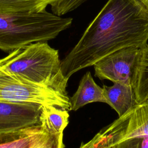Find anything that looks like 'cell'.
<instances>
[{
  "instance_id": "cell-1",
  "label": "cell",
  "mask_w": 148,
  "mask_h": 148,
  "mask_svg": "<svg viewBox=\"0 0 148 148\" xmlns=\"http://www.w3.org/2000/svg\"><path fill=\"white\" fill-rule=\"evenodd\" d=\"M148 10L138 0H108L82 36L61 61L64 77L93 65L103 57L128 47L147 45Z\"/></svg>"
},
{
  "instance_id": "cell-2",
  "label": "cell",
  "mask_w": 148,
  "mask_h": 148,
  "mask_svg": "<svg viewBox=\"0 0 148 148\" xmlns=\"http://www.w3.org/2000/svg\"><path fill=\"white\" fill-rule=\"evenodd\" d=\"M0 69L17 78L68 95L58 51L46 42L21 46L0 58Z\"/></svg>"
},
{
  "instance_id": "cell-3",
  "label": "cell",
  "mask_w": 148,
  "mask_h": 148,
  "mask_svg": "<svg viewBox=\"0 0 148 148\" xmlns=\"http://www.w3.org/2000/svg\"><path fill=\"white\" fill-rule=\"evenodd\" d=\"M46 10L39 12H0V50L12 51L27 45L54 39L72 24Z\"/></svg>"
},
{
  "instance_id": "cell-4",
  "label": "cell",
  "mask_w": 148,
  "mask_h": 148,
  "mask_svg": "<svg viewBox=\"0 0 148 148\" xmlns=\"http://www.w3.org/2000/svg\"><path fill=\"white\" fill-rule=\"evenodd\" d=\"M0 101L34 103L70 110L68 95L48 87L36 85L0 69Z\"/></svg>"
},
{
  "instance_id": "cell-5",
  "label": "cell",
  "mask_w": 148,
  "mask_h": 148,
  "mask_svg": "<svg viewBox=\"0 0 148 148\" xmlns=\"http://www.w3.org/2000/svg\"><path fill=\"white\" fill-rule=\"evenodd\" d=\"M140 51V48L128 47L103 57L93 65L95 75L101 80L132 86Z\"/></svg>"
},
{
  "instance_id": "cell-6",
  "label": "cell",
  "mask_w": 148,
  "mask_h": 148,
  "mask_svg": "<svg viewBox=\"0 0 148 148\" xmlns=\"http://www.w3.org/2000/svg\"><path fill=\"white\" fill-rule=\"evenodd\" d=\"M109 147L119 141L136 136H148V98L101 130Z\"/></svg>"
},
{
  "instance_id": "cell-7",
  "label": "cell",
  "mask_w": 148,
  "mask_h": 148,
  "mask_svg": "<svg viewBox=\"0 0 148 148\" xmlns=\"http://www.w3.org/2000/svg\"><path fill=\"white\" fill-rule=\"evenodd\" d=\"M42 105L0 101V132L40 125Z\"/></svg>"
},
{
  "instance_id": "cell-8",
  "label": "cell",
  "mask_w": 148,
  "mask_h": 148,
  "mask_svg": "<svg viewBox=\"0 0 148 148\" xmlns=\"http://www.w3.org/2000/svg\"><path fill=\"white\" fill-rule=\"evenodd\" d=\"M49 132L36 125L0 132V148H32Z\"/></svg>"
},
{
  "instance_id": "cell-9",
  "label": "cell",
  "mask_w": 148,
  "mask_h": 148,
  "mask_svg": "<svg viewBox=\"0 0 148 148\" xmlns=\"http://www.w3.org/2000/svg\"><path fill=\"white\" fill-rule=\"evenodd\" d=\"M102 89L106 103L116 111L119 117L122 116L136 103L131 86L115 82L112 86L104 85Z\"/></svg>"
},
{
  "instance_id": "cell-10",
  "label": "cell",
  "mask_w": 148,
  "mask_h": 148,
  "mask_svg": "<svg viewBox=\"0 0 148 148\" xmlns=\"http://www.w3.org/2000/svg\"><path fill=\"white\" fill-rule=\"evenodd\" d=\"M69 101L70 110H77L92 102L106 103L102 88L96 84L90 72H87L83 76L76 91L69 98Z\"/></svg>"
},
{
  "instance_id": "cell-11",
  "label": "cell",
  "mask_w": 148,
  "mask_h": 148,
  "mask_svg": "<svg viewBox=\"0 0 148 148\" xmlns=\"http://www.w3.org/2000/svg\"><path fill=\"white\" fill-rule=\"evenodd\" d=\"M132 86L136 103L148 98V44L140 49Z\"/></svg>"
},
{
  "instance_id": "cell-12",
  "label": "cell",
  "mask_w": 148,
  "mask_h": 148,
  "mask_svg": "<svg viewBox=\"0 0 148 148\" xmlns=\"http://www.w3.org/2000/svg\"><path fill=\"white\" fill-rule=\"evenodd\" d=\"M68 111L54 106H42L40 124L50 132L63 133L68 124Z\"/></svg>"
},
{
  "instance_id": "cell-13",
  "label": "cell",
  "mask_w": 148,
  "mask_h": 148,
  "mask_svg": "<svg viewBox=\"0 0 148 148\" xmlns=\"http://www.w3.org/2000/svg\"><path fill=\"white\" fill-rule=\"evenodd\" d=\"M58 0H0V12L5 13L39 12Z\"/></svg>"
},
{
  "instance_id": "cell-14",
  "label": "cell",
  "mask_w": 148,
  "mask_h": 148,
  "mask_svg": "<svg viewBox=\"0 0 148 148\" xmlns=\"http://www.w3.org/2000/svg\"><path fill=\"white\" fill-rule=\"evenodd\" d=\"M110 148H148V136L131 137L119 141Z\"/></svg>"
},
{
  "instance_id": "cell-15",
  "label": "cell",
  "mask_w": 148,
  "mask_h": 148,
  "mask_svg": "<svg viewBox=\"0 0 148 148\" xmlns=\"http://www.w3.org/2000/svg\"><path fill=\"white\" fill-rule=\"evenodd\" d=\"M63 133L49 132L48 134L32 148H64Z\"/></svg>"
},
{
  "instance_id": "cell-16",
  "label": "cell",
  "mask_w": 148,
  "mask_h": 148,
  "mask_svg": "<svg viewBox=\"0 0 148 148\" xmlns=\"http://www.w3.org/2000/svg\"><path fill=\"white\" fill-rule=\"evenodd\" d=\"M107 146V139L100 131L87 143H82L80 148H106Z\"/></svg>"
},
{
  "instance_id": "cell-17",
  "label": "cell",
  "mask_w": 148,
  "mask_h": 148,
  "mask_svg": "<svg viewBox=\"0 0 148 148\" xmlns=\"http://www.w3.org/2000/svg\"><path fill=\"white\" fill-rule=\"evenodd\" d=\"M148 10V0H138Z\"/></svg>"
},
{
  "instance_id": "cell-18",
  "label": "cell",
  "mask_w": 148,
  "mask_h": 148,
  "mask_svg": "<svg viewBox=\"0 0 148 148\" xmlns=\"http://www.w3.org/2000/svg\"><path fill=\"white\" fill-rule=\"evenodd\" d=\"M106 148H110V147H109V146H107Z\"/></svg>"
}]
</instances>
